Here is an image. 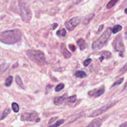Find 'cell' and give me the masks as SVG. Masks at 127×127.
Returning <instances> with one entry per match:
<instances>
[{"label":"cell","instance_id":"cell-1","mask_svg":"<svg viewBox=\"0 0 127 127\" xmlns=\"http://www.w3.org/2000/svg\"><path fill=\"white\" fill-rule=\"evenodd\" d=\"M21 38V32L18 29L3 31L0 33V42L7 44H13L19 42Z\"/></svg>","mask_w":127,"mask_h":127},{"label":"cell","instance_id":"cell-2","mask_svg":"<svg viewBox=\"0 0 127 127\" xmlns=\"http://www.w3.org/2000/svg\"><path fill=\"white\" fill-rule=\"evenodd\" d=\"M26 53L31 61L38 64L44 65L47 63L44 54L40 50L29 49L26 51Z\"/></svg>","mask_w":127,"mask_h":127},{"label":"cell","instance_id":"cell-3","mask_svg":"<svg viewBox=\"0 0 127 127\" xmlns=\"http://www.w3.org/2000/svg\"><path fill=\"white\" fill-rule=\"evenodd\" d=\"M18 5L22 21L24 22H28L32 17V12L29 5L22 0L18 1Z\"/></svg>","mask_w":127,"mask_h":127},{"label":"cell","instance_id":"cell-4","mask_svg":"<svg viewBox=\"0 0 127 127\" xmlns=\"http://www.w3.org/2000/svg\"><path fill=\"white\" fill-rule=\"evenodd\" d=\"M112 32V28H107L103 32L100 37L96 41L93 43L92 48L93 50H99L101 49L105 45L111 36Z\"/></svg>","mask_w":127,"mask_h":127},{"label":"cell","instance_id":"cell-5","mask_svg":"<svg viewBox=\"0 0 127 127\" xmlns=\"http://www.w3.org/2000/svg\"><path fill=\"white\" fill-rule=\"evenodd\" d=\"M113 45L116 51L119 53V55L121 57H123L125 51V47L124 46L123 37L121 35H119L116 37Z\"/></svg>","mask_w":127,"mask_h":127},{"label":"cell","instance_id":"cell-6","mask_svg":"<svg viewBox=\"0 0 127 127\" xmlns=\"http://www.w3.org/2000/svg\"><path fill=\"white\" fill-rule=\"evenodd\" d=\"M20 119L22 121L36 122H38L40 120V118L38 117L37 113L35 111L22 113L20 116Z\"/></svg>","mask_w":127,"mask_h":127},{"label":"cell","instance_id":"cell-7","mask_svg":"<svg viewBox=\"0 0 127 127\" xmlns=\"http://www.w3.org/2000/svg\"><path fill=\"white\" fill-rule=\"evenodd\" d=\"M82 18V17L79 16H74L66 21L64 24L66 28L69 31H72L79 24Z\"/></svg>","mask_w":127,"mask_h":127},{"label":"cell","instance_id":"cell-8","mask_svg":"<svg viewBox=\"0 0 127 127\" xmlns=\"http://www.w3.org/2000/svg\"><path fill=\"white\" fill-rule=\"evenodd\" d=\"M116 103V102H110L106 105H104V106L97 109L94 111H93L89 115L90 117H97L104 112H106L108 109H109L110 108L113 107L114 105H115Z\"/></svg>","mask_w":127,"mask_h":127},{"label":"cell","instance_id":"cell-9","mask_svg":"<svg viewBox=\"0 0 127 127\" xmlns=\"http://www.w3.org/2000/svg\"><path fill=\"white\" fill-rule=\"evenodd\" d=\"M105 92V88L103 86L100 87L98 89H94L93 90H92L91 91H89L88 93V95L95 97H98L102 95Z\"/></svg>","mask_w":127,"mask_h":127},{"label":"cell","instance_id":"cell-10","mask_svg":"<svg viewBox=\"0 0 127 127\" xmlns=\"http://www.w3.org/2000/svg\"><path fill=\"white\" fill-rule=\"evenodd\" d=\"M103 121L100 118H97L93 119L86 127H100Z\"/></svg>","mask_w":127,"mask_h":127},{"label":"cell","instance_id":"cell-11","mask_svg":"<svg viewBox=\"0 0 127 127\" xmlns=\"http://www.w3.org/2000/svg\"><path fill=\"white\" fill-rule=\"evenodd\" d=\"M66 95L67 93H65L61 96H57L54 97L53 99L54 103L57 106H59L61 105L65 99Z\"/></svg>","mask_w":127,"mask_h":127},{"label":"cell","instance_id":"cell-12","mask_svg":"<svg viewBox=\"0 0 127 127\" xmlns=\"http://www.w3.org/2000/svg\"><path fill=\"white\" fill-rule=\"evenodd\" d=\"M99 54L101 56V57L99 58V60L101 62H102L104 59H108L112 57V53L110 51H102Z\"/></svg>","mask_w":127,"mask_h":127},{"label":"cell","instance_id":"cell-13","mask_svg":"<svg viewBox=\"0 0 127 127\" xmlns=\"http://www.w3.org/2000/svg\"><path fill=\"white\" fill-rule=\"evenodd\" d=\"M61 48H62V53L63 54L64 57L65 59H68L71 57V53L69 52L67 50V49L65 48L64 44H62Z\"/></svg>","mask_w":127,"mask_h":127},{"label":"cell","instance_id":"cell-14","mask_svg":"<svg viewBox=\"0 0 127 127\" xmlns=\"http://www.w3.org/2000/svg\"><path fill=\"white\" fill-rule=\"evenodd\" d=\"M77 44L79 46V49L81 51H83L85 50L87 47L86 43L84 40L83 39H79L77 41Z\"/></svg>","mask_w":127,"mask_h":127},{"label":"cell","instance_id":"cell-15","mask_svg":"<svg viewBox=\"0 0 127 127\" xmlns=\"http://www.w3.org/2000/svg\"><path fill=\"white\" fill-rule=\"evenodd\" d=\"M94 16H95L94 13H90L86 15V16L83 19V24H84V25L88 24L90 22V21L93 18Z\"/></svg>","mask_w":127,"mask_h":127},{"label":"cell","instance_id":"cell-16","mask_svg":"<svg viewBox=\"0 0 127 127\" xmlns=\"http://www.w3.org/2000/svg\"><path fill=\"white\" fill-rule=\"evenodd\" d=\"M74 75L76 77L83 78L87 76V74L83 71H77L75 72Z\"/></svg>","mask_w":127,"mask_h":127},{"label":"cell","instance_id":"cell-17","mask_svg":"<svg viewBox=\"0 0 127 127\" xmlns=\"http://www.w3.org/2000/svg\"><path fill=\"white\" fill-rule=\"evenodd\" d=\"M15 81H16V83L17 84V85L20 86V87H21L23 89H25L24 85H23V84L22 83V81L21 80V79L20 77L18 75H16L15 76Z\"/></svg>","mask_w":127,"mask_h":127},{"label":"cell","instance_id":"cell-18","mask_svg":"<svg viewBox=\"0 0 127 127\" xmlns=\"http://www.w3.org/2000/svg\"><path fill=\"white\" fill-rule=\"evenodd\" d=\"M122 29V26L119 24L115 25L112 28V33L113 34H116L118 32L120 31Z\"/></svg>","mask_w":127,"mask_h":127},{"label":"cell","instance_id":"cell-19","mask_svg":"<svg viewBox=\"0 0 127 127\" xmlns=\"http://www.w3.org/2000/svg\"><path fill=\"white\" fill-rule=\"evenodd\" d=\"M66 34V31L64 28H62L61 29L58 30L56 33V34L57 36H61V37H64Z\"/></svg>","mask_w":127,"mask_h":127},{"label":"cell","instance_id":"cell-20","mask_svg":"<svg viewBox=\"0 0 127 127\" xmlns=\"http://www.w3.org/2000/svg\"><path fill=\"white\" fill-rule=\"evenodd\" d=\"M11 112V110L9 108H6L4 111L3 112V113L1 115V120H3L4 119H5L9 114V113H10Z\"/></svg>","mask_w":127,"mask_h":127},{"label":"cell","instance_id":"cell-21","mask_svg":"<svg viewBox=\"0 0 127 127\" xmlns=\"http://www.w3.org/2000/svg\"><path fill=\"white\" fill-rule=\"evenodd\" d=\"M76 100V96L74 95L73 96H70L66 98V102L68 104H72L74 103Z\"/></svg>","mask_w":127,"mask_h":127},{"label":"cell","instance_id":"cell-22","mask_svg":"<svg viewBox=\"0 0 127 127\" xmlns=\"http://www.w3.org/2000/svg\"><path fill=\"white\" fill-rule=\"evenodd\" d=\"M13 81V77L11 75H9L5 80V85L6 87H9Z\"/></svg>","mask_w":127,"mask_h":127},{"label":"cell","instance_id":"cell-23","mask_svg":"<svg viewBox=\"0 0 127 127\" xmlns=\"http://www.w3.org/2000/svg\"><path fill=\"white\" fill-rule=\"evenodd\" d=\"M11 108L13 111L15 113H18L19 110V107L17 103L15 102H13L11 104Z\"/></svg>","mask_w":127,"mask_h":127},{"label":"cell","instance_id":"cell-24","mask_svg":"<svg viewBox=\"0 0 127 127\" xmlns=\"http://www.w3.org/2000/svg\"><path fill=\"white\" fill-rule=\"evenodd\" d=\"M64 122V120L63 119H61L58 121H57L56 123L49 126L48 127H58L60 126H61L62 124H63Z\"/></svg>","mask_w":127,"mask_h":127},{"label":"cell","instance_id":"cell-25","mask_svg":"<svg viewBox=\"0 0 127 127\" xmlns=\"http://www.w3.org/2000/svg\"><path fill=\"white\" fill-rule=\"evenodd\" d=\"M9 64L7 63H3L0 65V74H2L4 71L8 68Z\"/></svg>","mask_w":127,"mask_h":127},{"label":"cell","instance_id":"cell-26","mask_svg":"<svg viewBox=\"0 0 127 127\" xmlns=\"http://www.w3.org/2000/svg\"><path fill=\"white\" fill-rule=\"evenodd\" d=\"M118 0H110L107 4L106 5V7L107 9H110L113 6H114L115 4L118 2Z\"/></svg>","mask_w":127,"mask_h":127},{"label":"cell","instance_id":"cell-27","mask_svg":"<svg viewBox=\"0 0 127 127\" xmlns=\"http://www.w3.org/2000/svg\"><path fill=\"white\" fill-rule=\"evenodd\" d=\"M64 84L63 83H60L56 86L55 88V90L56 92H59L62 90H63L64 88Z\"/></svg>","mask_w":127,"mask_h":127},{"label":"cell","instance_id":"cell-28","mask_svg":"<svg viewBox=\"0 0 127 127\" xmlns=\"http://www.w3.org/2000/svg\"><path fill=\"white\" fill-rule=\"evenodd\" d=\"M124 77H122V78H121V79H119V80H117L116 81H115V82L113 83V84L112 85V87H114V86H117V85H118L121 84L123 82V81H124Z\"/></svg>","mask_w":127,"mask_h":127},{"label":"cell","instance_id":"cell-29","mask_svg":"<svg viewBox=\"0 0 127 127\" xmlns=\"http://www.w3.org/2000/svg\"><path fill=\"white\" fill-rule=\"evenodd\" d=\"M91 61H92V59H91V58H88V59H86L84 61V62H83V65H84V66H88V65L90 64V62H91Z\"/></svg>","mask_w":127,"mask_h":127},{"label":"cell","instance_id":"cell-30","mask_svg":"<svg viewBox=\"0 0 127 127\" xmlns=\"http://www.w3.org/2000/svg\"><path fill=\"white\" fill-rule=\"evenodd\" d=\"M54 86L53 85H48L47 86H46V93H48L49 92H50V91L53 88V87Z\"/></svg>","mask_w":127,"mask_h":127},{"label":"cell","instance_id":"cell-31","mask_svg":"<svg viewBox=\"0 0 127 127\" xmlns=\"http://www.w3.org/2000/svg\"><path fill=\"white\" fill-rule=\"evenodd\" d=\"M68 47H69V48L70 49V50L72 51V52H74L76 50V47L75 46L73 45V44H69L68 45Z\"/></svg>","mask_w":127,"mask_h":127},{"label":"cell","instance_id":"cell-32","mask_svg":"<svg viewBox=\"0 0 127 127\" xmlns=\"http://www.w3.org/2000/svg\"><path fill=\"white\" fill-rule=\"evenodd\" d=\"M104 24H101V25H100V26L99 27V28L97 31V34H99L103 30V29L104 28Z\"/></svg>","mask_w":127,"mask_h":127},{"label":"cell","instance_id":"cell-33","mask_svg":"<svg viewBox=\"0 0 127 127\" xmlns=\"http://www.w3.org/2000/svg\"><path fill=\"white\" fill-rule=\"evenodd\" d=\"M120 71L122 73H125L127 71V64H126L123 67V68L121 69Z\"/></svg>","mask_w":127,"mask_h":127},{"label":"cell","instance_id":"cell-34","mask_svg":"<svg viewBox=\"0 0 127 127\" xmlns=\"http://www.w3.org/2000/svg\"><path fill=\"white\" fill-rule=\"evenodd\" d=\"M58 119V117H53L52 118L50 119V120H49V122L48 123V125H50V124H52V123H53L55 120H56Z\"/></svg>","mask_w":127,"mask_h":127},{"label":"cell","instance_id":"cell-35","mask_svg":"<svg viewBox=\"0 0 127 127\" xmlns=\"http://www.w3.org/2000/svg\"><path fill=\"white\" fill-rule=\"evenodd\" d=\"M58 26V24L57 23L54 22V23H53V25H52V29L54 30H55Z\"/></svg>","mask_w":127,"mask_h":127},{"label":"cell","instance_id":"cell-36","mask_svg":"<svg viewBox=\"0 0 127 127\" xmlns=\"http://www.w3.org/2000/svg\"><path fill=\"white\" fill-rule=\"evenodd\" d=\"M118 127H127V122H124L120 125Z\"/></svg>","mask_w":127,"mask_h":127},{"label":"cell","instance_id":"cell-37","mask_svg":"<svg viewBox=\"0 0 127 127\" xmlns=\"http://www.w3.org/2000/svg\"><path fill=\"white\" fill-rule=\"evenodd\" d=\"M127 87V81H126V83H125V86H124V89H125Z\"/></svg>","mask_w":127,"mask_h":127},{"label":"cell","instance_id":"cell-38","mask_svg":"<svg viewBox=\"0 0 127 127\" xmlns=\"http://www.w3.org/2000/svg\"><path fill=\"white\" fill-rule=\"evenodd\" d=\"M125 13L127 15V8H126L125 9Z\"/></svg>","mask_w":127,"mask_h":127},{"label":"cell","instance_id":"cell-39","mask_svg":"<svg viewBox=\"0 0 127 127\" xmlns=\"http://www.w3.org/2000/svg\"><path fill=\"white\" fill-rule=\"evenodd\" d=\"M125 34H126V37H127V30H126V33H125Z\"/></svg>","mask_w":127,"mask_h":127}]
</instances>
